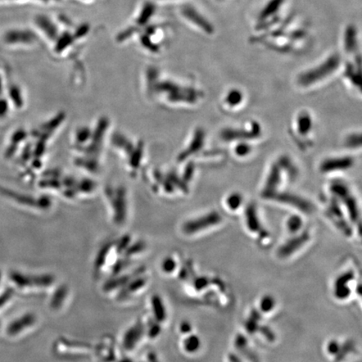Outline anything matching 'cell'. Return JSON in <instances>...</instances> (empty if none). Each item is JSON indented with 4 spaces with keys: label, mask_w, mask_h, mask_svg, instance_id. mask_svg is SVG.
<instances>
[{
    "label": "cell",
    "mask_w": 362,
    "mask_h": 362,
    "mask_svg": "<svg viewBox=\"0 0 362 362\" xmlns=\"http://www.w3.org/2000/svg\"><path fill=\"white\" fill-rule=\"evenodd\" d=\"M270 201H275L284 205L293 207L298 211L304 214H310L315 211L313 204L305 198L298 196L296 194L289 192H277L269 198Z\"/></svg>",
    "instance_id": "8992f818"
},
{
    "label": "cell",
    "mask_w": 362,
    "mask_h": 362,
    "mask_svg": "<svg viewBox=\"0 0 362 362\" xmlns=\"http://www.w3.org/2000/svg\"><path fill=\"white\" fill-rule=\"evenodd\" d=\"M180 15H182L185 21L204 34L211 35L215 33L214 25L197 8L192 6H185L181 8Z\"/></svg>",
    "instance_id": "52a82bcc"
},
{
    "label": "cell",
    "mask_w": 362,
    "mask_h": 362,
    "mask_svg": "<svg viewBox=\"0 0 362 362\" xmlns=\"http://www.w3.org/2000/svg\"><path fill=\"white\" fill-rule=\"evenodd\" d=\"M180 330L181 333L189 334L192 333V325L188 322H183L180 324Z\"/></svg>",
    "instance_id": "83f0119b"
},
{
    "label": "cell",
    "mask_w": 362,
    "mask_h": 362,
    "mask_svg": "<svg viewBox=\"0 0 362 362\" xmlns=\"http://www.w3.org/2000/svg\"><path fill=\"white\" fill-rule=\"evenodd\" d=\"M278 303L276 298L272 294H264L257 301V311L262 314V316H267L274 314L277 309Z\"/></svg>",
    "instance_id": "2e32d148"
},
{
    "label": "cell",
    "mask_w": 362,
    "mask_h": 362,
    "mask_svg": "<svg viewBox=\"0 0 362 362\" xmlns=\"http://www.w3.org/2000/svg\"><path fill=\"white\" fill-rule=\"evenodd\" d=\"M330 192L339 202L343 204L351 223H357L359 218L358 206L351 189L342 181L336 180L330 185Z\"/></svg>",
    "instance_id": "277c9868"
},
{
    "label": "cell",
    "mask_w": 362,
    "mask_h": 362,
    "mask_svg": "<svg viewBox=\"0 0 362 362\" xmlns=\"http://www.w3.org/2000/svg\"><path fill=\"white\" fill-rule=\"evenodd\" d=\"M152 305L153 308V312H155L157 320L160 321L165 320L166 318L165 306L163 305L160 297H153L152 300Z\"/></svg>",
    "instance_id": "7402d4cb"
},
{
    "label": "cell",
    "mask_w": 362,
    "mask_h": 362,
    "mask_svg": "<svg viewBox=\"0 0 362 362\" xmlns=\"http://www.w3.org/2000/svg\"><path fill=\"white\" fill-rule=\"evenodd\" d=\"M341 65V57L337 53H333L319 64L301 72L298 76L297 83L303 88L314 87L332 76Z\"/></svg>",
    "instance_id": "6da1fadb"
},
{
    "label": "cell",
    "mask_w": 362,
    "mask_h": 362,
    "mask_svg": "<svg viewBox=\"0 0 362 362\" xmlns=\"http://www.w3.org/2000/svg\"><path fill=\"white\" fill-rule=\"evenodd\" d=\"M223 218L218 211H211L207 214L187 221L183 226V232L187 236H194L199 233L207 232L214 229L223 223Z\"/></svg>",
    "instance_id": "7a4b0ae2"
},
{
    "label": "cell",
    "mask_w": 362,
    "mask_h": 362,
    "mask_svg": "<svg viewBox=\"0 0 362 362\" xmlns=\"http://www.w3.org/2000/svg\"><path fill=\"white\" fill-rule=\"evenodd\" d=\"M341 346L339 341L334 339V341H330L327 346V354L330 356H336L338 355L339 351H341Z\"/></svg>",
    "instance_id": "d4e9b609"
},
{
    "label": "cell",
    "mask_w": 362,
    "mask_h": 362,
    "mask_svg": "<svg viewBox=\"0 0 362 362\" xmlns=\"http://www.w3.org/2000/svg\"><path fill=\"white\" fill-rule=\"evenodd\" d=\"M252 151V146L248 141H239L235 147V155L240 158L249 156Z\"/></svg>",
    "instance_id": "603a6c76"
},
{
    "label": "cell",
    "mask_w": 362,
    "mask_h": 362,
    "mask_svg": "<svg viewBox=\"0 0 362 362\" xmlns=\"http://www.w3.org/2000/svg\"><path fill=\"white\" fill-rule=\"evenodd\" d=\"M284 1L285 0H269L259 12V17H257V21L259 22V24L265 25L271 21L272 18H278Z\"/></svg>",
    "instance_id": "4fadbf2b"
},
{
    "label": "cell",
    "mask_w": 362,
    "mask_h": 362,
    "mask_svg": "<svg viewBox=\"0 0 362 362\" xmlns=\"http://www.w3.org/2000/svg\"><path fill=\"white\" fill-rule=\"evenodd\" d=\"M245 224L249 233L253 236H257V238H267L269 241V234L265 233V229L261 223L259 212L255 205H249L245 211Z\"/></svg>",
    "instance_id": "30bf717a"
},
{
    "label": "cell",
    "mask_w": 362,
    "mask_h": 362,
    "mask_svg": "<svg viewBox=\"0 0 362 362\" xmlns=\"http://www.w3.org/2000/svg\"><path fill=\"white\" fill-rule=\"evenodd\" d=\"M343 45L345 51L349 54H354L358 48V31L354 25H348L344 31Z\"/></svg>",
    "instance_id": "5bb4252c"
},
{
    "label": "cell",
    "mask_w": 362,
    "mask_h": 362,
    "mask_svg": "<svg viewBox=\"0 0 362 362\" xmlns=\"http://www.w3.org/2000/svg\"><path fill=\"white\" fill-rule=\"evenodd\" d=\"M285 229L289 236L300 233L304 230V221L300 215H292L285 221Z\"/></svg>",
    "instance_id": "e0dca14e"
},
{
    "label": "cell",
    "mask_w": 362,
    "mask_h": 362,
    "mask_svg": "<svg viewBox=\"0 0 362 362\" xmlns=\"http://www.w3.org/2000/svg\"><path fill=\"white\" fill-rule=\"evenodd\" d=\"M312 129H313V119L309 112H300L296 117V124H294V129L296 134L300 135V137H306L310 135Z\"/></svg>",
    "instance_id": "9a60e30c"
},
{
    "label": "cell",
    "mask_w": 362,
    "mask_h": 362,
    "mask_svg": "<svg viewBox=\"0 0 362 362\" xmlns=\"http://www.w3.org/2000/svg\"><path fill=\"white\" fill-rule=\"evenodd\" d=\"M65 294H66V289L65 288H62L60 289V291H59L57 294H56V297L53 298V300H52V305L54 307H57L59 305L61 304V303H62L63 300H64V298H65Z\"/></svg>",
    "instance_id": "4316f807"
},
{
    "label": "cell",
    "mask_w": 362,
    "mask_h": 362,
    "mask_svg": "<svg viewBox=\"0 0 362 362\" xmlns=\"http://www.w3.org/2000/svg\"><path fill=\"white\" fill-rule=\"evenodd\" d=\"M346 146L349 148H361V135L359 134H353L346 139Z\"/></svg>",
    "instance_id": "cb8c5ba5"
},
{
    "label": "cell",
    "mask_w": 362,
    "mask_h": 362,
    "mask_svg": "<svg viewBox=\"0 0 362 362\" xmlns=\"http://www.w3.org/2000/svg\"><path fill=\"white\" fill-rule=\"evenodd\" d=\"M354 165L355 160L351 156H334L321 162L320 170L321 173L329 174L350 170Z\"/></svg>",
    "instance_id": "8fae6325"
},
{
    "label": "cell",
    "mask_w": 362,
    "mask_h": 362,
    "mask_svg": "<svg viewBox=\"0 0 362 362\" xmlns=\"http://www.w3.org/2000/svg\"><path fill=\"white\" fill-rule=\"evenodd\" d=\"M244 96L242 90L234 88L230 90L228 93L226 94L224 98V104L229 108H235L240 105L243 102Z\"/></svg>",
    "instance_id": "d6986e66"
},
{
    "label": "cell",
    "mask_w": 362,
    "mask_h": 362,
    "mask_svg": "<svg viewBox=\"0 0 362 362\" xmlns=\"http://www.w3.org/2000/svg\"><path fill=\"white\" fill-rule=\"evenodd\" d=\"M327 214L329 219L332 221L334 225L341 230L346 236H351L352 230L350 226L346 223L345 216H343L342 208L339 206V202L336 198L332 199V201L328 204Z\"/></svg>",
    "instance_id": "7c38bea8"
},
{
    "label": "cell",
    "mask_w": 362,
    "mask_h": 362,
    "mask_svg": "<svg viewBox=\"0 0 362 362\" xmlns=\"http://www.w3.org/2000/svg\"><path fill=\"white\" fill-rule=\"evenodd\" d=\"M202 339L196 334H187L183 341L184 351L189 355L197 354L202 349Z\"/></svg>",
    "instance_id": "ac0fdd59"
},
{
    "label": "cell",
    "mask_w": 362,
    "mask_h": 362,
    "mask_svg": "<svg viewBox=\"0 0 362 362\" xmlns=\"http://www.w3.org/2000/svg\"><path fill=\"white\" fill-rule=\"evenodd\" d=\"M355 281V276L352 272H346L334 280L333 284V296L339 301H346L352 293L351 285Z\"/></svg>",
    "instance_id": "9c48e42d"
},
{
    "label": "cell",
    "mask_w": 362,
    "mask_h": 362,
    "mask_svg": "<svg viewBox=\"0 0 362 362\" xmlns=\"http://www.w3.org/2000/svg\"><path fill=\"white\" fill-rule=\"evenodd\" d=\"M143 333V328L140 325L133 327L127 332L124 338V346L127 350H131L135 346V344L139 341L140 337H141Z\"/></svg>",
    "instance_id": "ffe728a7"
},
{
    "label": "cell",
    "mask_w": 362,
    "mask_h": 362,
    "mask_svg": "<svg viewBox=\"0 0 362 362\" xmlns=\"http://www.w3.org/2000/svg\"><path fill=\"white\" fill-rule=\"evenodd\" d=\"M7 110V105L6 103L4 102V100H0V117H2L4 115V113H6Z\"/></svg>",
    "instance_id": "f1b7e54d"
},
{
    "label": "cell",
    "mask_w": 362,
    "mask_h": 362,
    "mask_svg": "<svg viewBox=\"0 0 362 362\" xmlns=\"http://www.w3.org/2000/svg\"><path fill=\"white\" fill-rule=\"evenodd\" d=\"M261 133L262 129L259 124L256 122H251L241 129H226L223 131L221 136L226 141H233V140L247 141V140L259 137Z\"/></svg>",
    "instance_id": "ba28073f"
},
{
    "label": "cell",
    "mask_w": 362,
    "mask_h": 362,
    "mask_svg": "<svg viewBox=\"0 0 362 362\" xmlns=\"http://www.w3.org/2000/svg\"><path fill=\"white\" fill-rule=\"evenodd\" d=\"M291 161L283 158L278 163H274L270 167L268 176H267L261 196L267 200L279 192V187L283 182V174Z\"/></svg>",
    "instance_id": "3957f363"
},
{
    "label": "cell",
    "mask_w": 362,
    "mask_h": 362,
    "mask_svg": "<svg viewBox=\"0 0 362 362\" xmlns=\"http://www.w3.org/2000/svg\"><path fill=\"white\" fill-rule=\"evenodd\" d=\"M176 262L171 257H168L164 261V264H163V269H164L166 273H172L175 269Z\"/></svg>",
    "instance_id": "484cf974"
},
{
    "label": "cell",
    "mask_w": 362,
    "mask_h": 362,
    "mask_svg": "<svg viewBox=\"0 0 362 362\" xmlns=\"http://www.w3.org/2000/svg\"><path fill=\"white\" fill-rule=\"evenodd\" d=\"M243 198L242 194L238 193H233L228 194L226 198V206L230 211L236 212L242 207Z\"/></svg>",
    "instance_id": "44dd1931"
},
{
    "label": "cell",
    "mask_w": 362,
    "mask_h": 362,
    "mask_svg": "<svg viewBox=\"0 0 362 362\" xmlns=\"http://www.w3.org/2000/svg\"><path fill=\"white\" fill-rule=\"evenodd\" d=\"M311 234L309 230L293 235L278 247L277 256L279 259L287 260L300 252L310 243Z\"/></svg>",
    "instance_id": "5b68a950"
}]
</instances>
